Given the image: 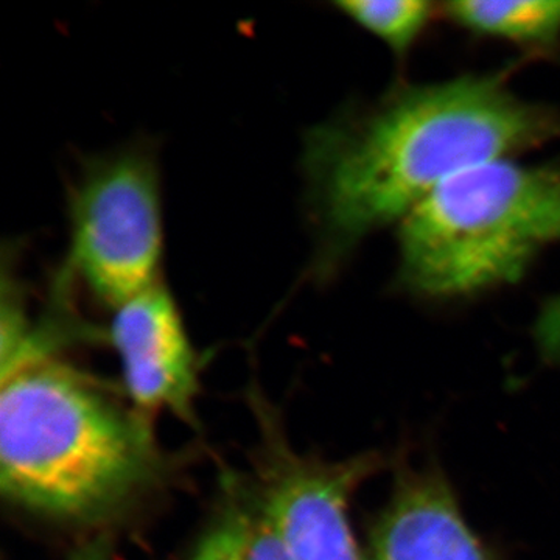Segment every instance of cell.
Instances as JSON below:
<instances>
[{"label":"cell","instance_id":"cell-1","mask_svg":"<svg viewBox=\"0 0 560 560\" xmlns=\"http://www.w3.org/2000/svg\"><path fill=\"white\" fill-rule=\"evenodd\" d=\"M512 70L397 83L305 136L313 278H334L368 238L397 228L453 176L560 139V110L523 97Z\"/></svg>","mask_w":560,"mask_h":560},{"label":"cell","instance_id":"cell-2","mask_svg":"<svg viewBox=\"0 0 560 560\" xmlns=\"http://www.w3.org/2000/svg\"><path fill=\"white\" fill-rule=\"evenodd\" d=\"M0 488L49 517H105L160 467L149 423L49 359L0 377Z\"/></svg>","mask_w":560,"mask_h":560},{"label":"cell","instance_id":"cell-3","mask_svg":"<svg viewBox=\"0 0 560 560\" xmlns=\"http://www.w3.org/2000/svg\"><path fill=\"white\" fill-rule=\"evenodd\" d=\"M394 283L452 302L514 285L560 245V162L503 158L453 176L396 228Z\"/></svg>","mask_w":560,"mask_h":560},{"label":"cell","instance_id":"cell-4","mask_svg":"<svg viewBox=\"0 0 560 560\" xmlns=\"http://www.w3.org/2000/svg\"><path fill=\"white\" fill-rule=\"evenodd\" d=\"M69 276L110 311L161 282L164 224L153 151L88 162L70 197Z\"/></svg>","mask_w":560,"mask_h":560},{"label":"cell","instance_id":"cell-5","mask_svg":"<svg viewBox=\"0 0 560 560\" xmlns=\"http://www.w3.org/2000/svg\"><path fill=\"white\" fill-rule=\"evenodd\" d=\"M374 453L345 463L289 460L261 504L289 560H363L349 522L353 490L377 470Z\"/></svg>","mask_w":560,"mask_h":560},{"label":"cell","instance_id":"cell-6","mask_svg":"<svg viewBox=\"0 0 560 560\" xmlns=\"http://www.w3.org/2000/svg\"><path fill=\"white\" fill-rule=\"evenodd\" d=\"M113 312L109 340L136 407L194 418L197 359L171 291L160 282Z\"/></svg>","mask_w":560,"mask_h":560},{"label":"cell","instance_id":"cell-7","mask_svg":"<svg viewBox=\"0 0 560 560\" xmlns=\"http://www.w3.org/2000/svg\"><path fill=\"white\" fill-rule=\"evenodd\" d=\"M368 560H493L433 470H401L371 534Z\"/></svg>","mask_w":560,"mask_h":560},{"label":"cell","instance_id":"cell-8","mask_svg":"<svg viewBox=\"0 0 560 560\" xmlns=\"http://www.w3.org/2000/svg\"><path fill=\"white\" fill-rule=\"evenodd\" d=\"M440 16L478 38L560 54V0H456L440 3Z\"/></svg>","mask_w":560,"mask_h":560},{"label":"cell","instance_id":"cell-9","mask_svg":"<svg viewBox=\"0 0 560 560\" xmlns=\"http://www.w3.org/2000/svg\"><path fill=\"white\" fill-rule=\"evenodd\" d=\"M334 5L400 60L411 54L434 18L440 16V3L429 0H340Z\"/></svg>","mask_w":560,"mask_h":560},{"label":"cell","instance_id":"cell-10","mask_svg":"<svg viewBox=\"0 0 560 560\" xmlns=\"http://www.w3.org/2000/svg\"><path fill=\"white\" fill-rule=\"evenodd\" d=\"M253 521L241 510L224 512L202 534L189 560H245Z\"/></svg>","mask_w":560,"mask_h":560},{"label":"cell","instance_id":"cell-11","mask_svg":"<svg viewBox=\"0 0 560 560\" xmlns=\"http://www.w3.org/2000/svg\"><path fill=\"white\" fill-rule=\"evenodd\" d=\"M245 560H289L278 536L264 515L253 521Z\"/></svg>","mask_w":560,"mask_h":560},{"label":"cell","instance_id":"cell-12","mask_svg":"<svg viewBox=\"0 0 560 560\" xmlns=\"http://www.w3.org/2000/svg\"><path fill=\"white\" fill-rule=\"evenodd\" d=\"M72 560H114L113 548L106 540H95L84 545L75 552Z\"/></svg>","mask_w":560,"mask_h":560}]
</instances>
